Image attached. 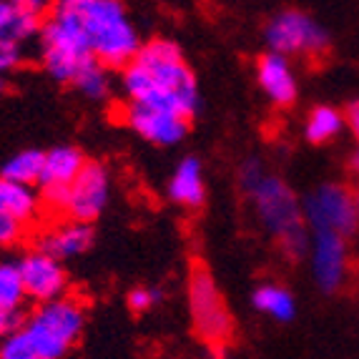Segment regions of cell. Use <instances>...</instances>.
I'll use <instances>...</instances> for the list:
<instances>
[{"instance_id": "cell-10", "label": "cell", "mask_w": 359, "mask_h": 359, "mask_svg": "<svg viewBox=\"0 0 359 359\" xmlns=\"http://www.w3.org/2000/svg\"><path fill=\"white\" fill-rule=\"evenodd\" d=\"M18 266L20 282H23L25 297L36 299L38 304H48V302L63 299L66 297L68 287V276L66 269L60 266L58 259L48 257L46 252L36 249V252H28Z\"/></svg>"}, {"instance_id": "cell-28", "label": "cell", "mask_w": 359, "mask_h": 359, "mask_svg": "<svg viewBox=\"0 0 359 359\" xmlns=\"http://www.w3.org/2000/svg\"><path fill=\"white\" fill-rule=\"evenodd\" d=\"M23 314L20 311H3L0 309V337H8L23 327Z\"/></svg>"}, {"instance_id": "cell-1", "label": "cell", "mask_w": 359, "mask_h": 359, "mask_svg": "<svg viewBox=\"0 0 359 359\" xmlns=\"http://www.w3.org/2000/svg\"><path fill=\"white\" fill-rule=\"evenodd\" d=\"M123 88L131 103L163 108L186 121L198 108V86L186 66L181 48L168 38L144 43L131 66L123 71Z\"/></svg>"}, {"instance_id": "cell-23", "label": "cell", "mask_w": 359, "mask_h": 359, "mask_svg": "<svg viewBox=\"0 0 359 359\" xmlns=\"http://www.w3.org/2000/svg\"><path fill=\"white\" fill-rule=\"evenodd\" d=\"M76 86L83 96L88 98H103L108 96V88H111V78H108V68H103L101 63H90L81 76L76 78Z\"/></svg>"}, {"instance_id": "cell-12", "label": "cell", "mask_w": 359, "mask_h": 359, "mask_svg": "<svg viewBox=\"0 0 359 359\" xmlns=\"http://www.w3.org/2000/svg\"><path fill=\"white\" fill-rule=\"evenodd\" d=\"M123 118L138 136L156 146L179 144V141H184L186 131H189V121L184 116L163 111V108L144 106V103L128 101V106L123 108Z\"/></svg>"}, {"instance_id": "cell-24", "label": "cell", "mask_w": 359, "mask_h": 359, "mask_svg": "<svg viewBox=\"0 0 359 359\" xmlns=\"http://www.w3.org/2000/svg\"><path fill=\"white\" fill-rule=\"evenodd\" d=\"M161 297L163 294L154 287H136L131 294H128V306H131L136 314H141V311H149L154 304H158Z\"/></svg>"}, {"instance_id": "cell-31", "label": "cell", "mask_w": 359, "mask_h": 359, "mask_svg": "<svg viewBox=\"0 0 359 359\" xmlns=\"http://www.w3.org/2000/svg\"><path fill=\"white\" fill-rule=\"evenodd\" d=\"M8 90V81H6V76H0V93H6Z\"/></svg>"}, {"instance_id": "cell-4", "label": "cell", "mask_w": 359, "mask_h": 359, "mask_svg": "<svg viewBox=\"0 0 359 359\" xmlns=\"http://www.w3.org/2000/svg\"><path fill=\"white\" fill-rule=\"evenodd\" d=\"M246 196L252 198L262 226L274 236L289 259H299L309 252V229L304 222L302 201L287 181L266 174Z\"/></svg>"}, {"instance_id": "cell-27", "label": "cell", "mask_w": 359, "mask_h": 359, "mask_svg": "<svg viewBox=\"0 0 359 359\" xmlns=\"http://www.w3.org/2000/svg\"><path fill=\"white\" fill-rule=\"evenodd\" d=\"M20 60H23V50H20V46L0 43V76H6L8 71H13Z\"/></svg>"}, {"instance_id": "cell-18", "label": "cell", "mask_w": 359, "mask_h": 359, "mask_svg": "<svg viewBox=\"0 0 359 359\" xmlns=\"http://www.w3.org/2000/svg\"><path fill=\"white\" fill-rule=\"evenodd\" d=\"M0 206H3L15 222H20L25 226L28 222L36 219L38 209H41V196L33 191V186L13 184V181L0 179Z\"/></svg>"}, {"instance_id": "cell-2", "label": "cell", "mask_w": 359, "mask_h": 359, "mask_svg": "<svg viewBox=\"0 0 359 359\" xmlns=\"http://www.w3.org/2000/svg\"><path fill=\"white\" fill-rule=\"evenodd\" d=\"M43 66L60 83H76V78L96 63L90 53L86 25L76 11V0L50 6L41 28Z\"/></svg>"}, {"instance_id": "cell-25", "label": "cell", "mask_w": 359, "mask_h": 359, "mask_svg": "<svg viewBox=\"0 0 359 359\" xmlns=\"http://www.w3.org/2000/svg\"><path fill=\"white\" fill-rule=\"evenodd\" d=\"M266 176V168H264V163L262 161H257V158H246L244 163H241V168H239V184H241V189H244L246 194L252 191L254 186L259 184V181Z\"/></svg>"}, {"instance_id": "cell-15", "label": "cell", "mask_w": 359, "mask_h": 359, "mask_svg": "<svg viewBox=\"0 0 359 359\" xmlns=\"http://www.w3.org/2000/svg\"><path fill=\"white\" fill-rule=\"evenodd\" d=\"M257 78L264 93L276 103V106H289L297 98V76L289 63V58L279 53H264L257 60Z\"/></svg>"}, {"instance_id": "cell-22", "label": "cell", "mask_w": 359, "mask_h": 359, "mask_svg": "<svg viewBox=\"0 0 359 359\" xmlns=\"http://www.w3.org/2000/svg\"><path fill=\"white\" fill-rule=\"evenodd\" d=\"M25 299V289L20 282L18 266L15 264H0V309L3 311H20Z\"/></svg>"}, {"instance_id": "cell-14", "label": "cell", "mask_w": 359, "mask_h": 359, "mask_svg": "<svg viewBox=\"0 0 359 359\" xmlns=\"http://www.w3.org/2000/svg\"><path fill=\"white\" fill-rule=\"evenodd\" d=\"M50 6L38 0H0V43L23 46L41 36Z\"/></svg>"}, {"instance_id": "cell-7", "label": "cell", "mask_w": 359, "mask_h": 359, "mask_svg": "<svg viewBox=\"0 0 359 359\" xmlns=\"http://www.w3.org/2000/svg\"><path fill=\"white\" fill-rule=\"evenodd\" d=\"M306 229L314 233H337L347 239L359 226V211L354 194L341 184H322L302 204Z\"/></svg>"}, {"instance_id": "cell-11", "label": "cell", "mask_w": 359, "mask_h": 359, "mask_svg": "<svg viewBox=\"0 0 359 359\" xmlns=\"http://www.w3.org/2000/svg\"><path fill=\"white\" fill-rule=\"evenodd\" d=\"M86 158L83 154L73 146H58V149L46 154L41 171V204H46L53 211H63L66 206L68 186L76 181V176L83 171Z\"/></svg>"}, {"instance_id": "cell-21", "label": "cell", "mask_w": 359, "mask_h": 359, "mask_svg": "<svg viewBox=\"0 0 359 359\" xmlns=\"http://www.w3.org/2000/svg\"><path fill=\"white\" fill-rule=\"evenodd\" d=\"M341 128H344V116L332 106H317L306 116L304 123V133L311 144H327L339 136Z\"/></svg>"}, {"instance_id": "cell-29", "label": "cell", "mask_w": 359, "mask_h": 359, "mask_svg": "<svg viewBox=\"0 0 359 359\" xmlns=\"http://www.w3.org/2000/svg\"><path fill=\"white\" fill-rule=\"evenodd\" d=\"M344 123L349 126V131H352L354 141H357V149H359V101L347 106V111H344Z\"/></svg>"}, {"instance_id": "cell-19", "label": "cell", "mask_w": 359, "mask_h": 359, "mask_svg": "<svg viewBox=\"0 0 359 359\" xmlns=\"http://www.w3.org/2000/svg\"><path fill=\"white\" fill-rule=\"evenodd\" d=\"M254 306L264 314H269L276 322H289L297 314V302H294L292 292L279 284H262L252 297Z\"/></svg>"}, {"instance_id": "cell-3", "label": "cell", "mask_w": 359, "mask_h": 359, "mask_svg": "<svg viewBox=\"0 0 359 359\" xmlns=\"http://www.w3.org/2000/svg\"><path fill=\"white\" fill-rule=\"evenodd\" d=\"M76 11L86 25L93 58L103 68L126 71L141 50V38L128 20L126 8L116 0H76Z\"/></svg>"}, {"instance_id": "cell-20", "label": "cell", "mask_w": 359, "mask_h": 359, "mask_svg": "<svg viewBox=\"0 0 359 359\" xmlns=\"http://www.w3.org/2000/svg\"><path fill=\"white\" fill-rule=\"evenodd\" d=\"M43 161H46V154H43V151H36V149L20 151V154L11 156V158L3 163V168H0V179L13 181V184L33 186L41 181Z\"/></svg>"}, {"instance_id": "cell-9", "label": "cell", "mask_w": 359, "mask_h": 359, "mask_svg": "<svg viewBox=\"0 0 359 359\" xmlns=\"http://www.w3.org/2000/svg\"><path fill=\"white\" fill-rule=\"evenodd\" d=\"M108 196H111L108 171L101 163L86 161L83 171L68 186L63 214L68 216V222L88 224L90 226V222H96L98 216H101V211L106 209Z\"/></svg>"}, {"instance_id": "cell-6", "label": "cell", "mask_w": 359, "mask_h": 359, "mask_svg": "<svg viewBox=\"0 0 359 359\" xmlns=\"http://www.w3.org/2000/svg\"><path fill=\"white\" fill-rule=\"evenodd\" d=\"M189 311H191L194 330L206 344L222 347L231 337L233 319L224 302L222 292L216 287L214 276L204 264H196L189 279Z\"/></svg>"}, {"instance_id": "cell-13", "label": "cell", "mask_w": 359, "mask_h": 359, "mask_svg": "<svg viewBox=\"0 0 359 359\" xmlns=\"http://www.w3.org/2000/svg\"><path fill=\"white\" fill-rule=\"evenodd\" d=\"M309 264L319 289L337 292L347 279V239H341L337 233H314L309 241Z\"/></svg>"}, {"instance_id": "cell-30", "label": "cell", "mask_w": 359, "mask_h": 359, "mask_svg": "<svg viewBox=\"0 0 359 359\" xmlns=\"http://www.w3.org/2000/svg\"><path fill=\"white\" fill-rule=\"evenodd\" d=\"M349 168H352L354 174L359 176V149L354 151V154H352V158H349Z\"/></svg>"}, {"instance_id": "cell-17", "label": "cell", "mask_w": 359, "mask_h": 359, "mask_svg": "<svg viewBox=\"0 0 359 359\" xmlns=\"http://www.w3.org/2000/svg\"><path fill=\"white\" fill-rule=\"evenodd\" d=\"M168 196H171V201L186 206V209H198L204 204V168H201V161L196 156H186L184 161L176 166L174 176L168 181Z\"/></svg>"}, {"instance_id": "cell-16", "label": "cell", "mask_w": 359, "mask_h": 359, "mask_svg": "<svg viewBox=\"0 0 359 359\" xmlns=\"http://www.w3.org/2000/svg\"><path fill=\"white\" fill-rule=\"evenodd\" d=\"M90 244H93V229L88 224L66 222V224H58L55 229H50L48 233H43L38 249L46 252L48 257L63 262V259H71L88 252Z\"/></svg>"}, {"instance_id": "cell-5", "label": "cell", "mask_w": 359, "mask_h": 359, "mask_svg": "<svg viewBox=\"0 0 359 359\" xmlns=\"http://www.w3.org/2000/svg\"><path fill=\"white\" fill-rule=\"evenodd\" d=\"M83 324L86 309L81 302L63 297L38 306L30 317H25L18 332L28 341L36 359H63L81 337Z\"/></svg>"}, {"instance_id": "cell-32", "label": "cell", "mask_w": 359, "mask_h": 359, "mask_svg": "<svg viewBox=\"0 0 359 359\" xmlns=\"http://www.w3.org/2000/svg\"><path fill=\"white\" fill-rule=\"evenodd\" d=\"M354 201H357V211H359V186H357V191H354Z\"/></svg>"}, {"instance_id": "cell-8", "label": "cell", "mask_w": 359, "mask_h": 359, "mask_svg": "<svg viewBox=\"0 0 359 359\" xmlns=\"http://www.w3.org/2000/svg\"><path fill=\"white\" fill-rule=\"evenodd\" d=\"M266 43H269L271 53H279L284 58L297 53H309L317 55L327 48V30L317 23L314 18H309L302 11H282L276 13L274 18L266 23Z\"/></svg>"}, {"instance_id": "cell-26", "label": "cell", "mask_w": 359, "mask_h": 359, "mask_svg": "<svg viewBox=\"0 0 359 359\" xmlns=\"http://www.w3.org/2000/svg\"><path fill=\"white\" fill-rule=\"evenodd\" d=\"M25 226L20 222H15L3 206H0V246H11L15 241H20Z\"/></svg>"}]
</instances>
